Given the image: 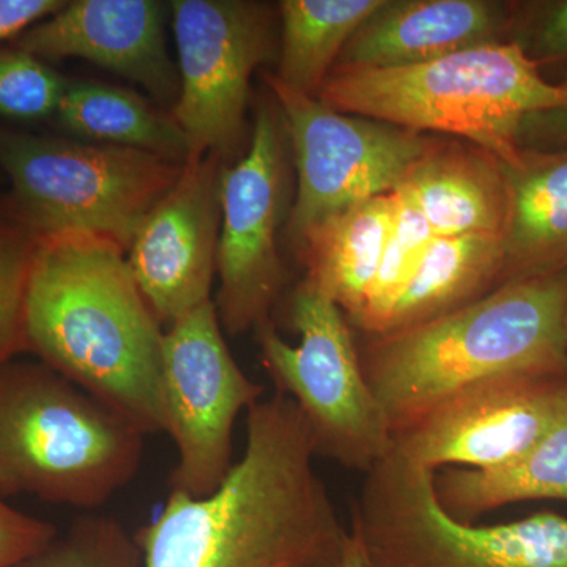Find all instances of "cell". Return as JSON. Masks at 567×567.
Instances as JSON below:
<instances>
[{
  "label": "cell",
  "instance_id": "cell-1",
  "mask_svg": "<svg viewBox=\"0 0 567 567\" xmlns=\"http://www.w3.org/2000/svg\"><path fill=\"white\" fill-rule=\"evenodd\" d=\"M311 432L281 393L246 416L244 456L204 498L171 491L134 535L141 567H342L349 529L317 475Z\"/></svg>",
  "mask_w": 567,
  "mask_h": 567
},
{
  "label": "cell",
  "instance_id": "cell-2",
  "mask_svg": "<svg viewBox=\"0 0 567 567\" xmlns=\"http://www.w3.org/2000/svg\"><path fill=\"white\" fill-rule=\"evenodd\" d=\"M25 350L114 406L142 434L164 431L162 323L125 251L93 235L39 238L24 306Z\"/></svg>",
  "mask_w": 567,
  "mask_h": 567
},
{
  "label": "cell",
  "instance_id": "cell-3",
  "mask_svg": "<svg viewBox=\"0 0 567 567\" xmlns=\"http://www.w3.org/2000/svg\"><path fill=\"white\" fill-rule=\"evenodd\" d=\"M365 338L361 368L395 432L488 377L566 372L567 270L503 284L435 319Z\"/></svg>",
  "mask_w": 567,
  "mask_h": 567
},
{
  "label": "cell",
  "instance_id": "cell-4",
  "mask_svg": "<svg viewBox=\"0 0 567 567\" xmlns=\"http://www.w3.org/2000/svg\"><path fill=\"white\" fill-rule=\"evenodd\" d=\"M319 102L410 132L456 134L499 163L516 162L528 115L567 102V84H551L517 41L491 43L398 69H334Z\"/></svg>",
  "mask_w": 567,
  "mask_h": 567
},
{
  "label": "cell",
  "instance_id": "cell-5",
  "mask_svg": "<svg viewBox=\"0 0 567 567\" xmlns=\"http://www.w3.org/2000/svg\"><path fill=\"white\" fill-rule=\"evenodd\" d=\"M144 434L41 361L0 364V496L93 509L140 472Z\"/></svg>",
  "mask_w": 567,
  "mask_h": 567
},
{
  "label": "cell",
  "instance_id": "cell-6",
  "mask_svg": "<svg viewBox=\"0 0 567 567\" xmlns=\"http://www.w3.org/2000/svg\"><path fill=\"white\" fill-rule=\"evenodd\" d=\"M435 477L394 447L365 473L350 532L368 567H567L566 516L464 524L440 505Z\"/></svg>",
  "mask_w": 567,
  "mask_h": 567
},
{
  "label": "cell",
  "instance_id": "cell-7",
  "mask_svg": "<svg viewBox=\"0 0 567 567\" xmlns=\"http://www.w3.org/2000/svg\"><path fill=\"white\" fill-rule=\"evenodd\" d=\"M0 164L37 240L93 235L123 251L185 166L136 148L7 132Z\"/></svg>",
  "mask_w": 567,
  "mask_h": 567
},
{
  "label": "cell",
  "instance_id": "cell-8",
  "mask_svg": "<svg viewBox=\"0 0 567 567\" xmlns=\"http://www.w3.org/2000/svg\"><path fill=\"white\" fill-rule=\"evenodd\" d=\"M289 319L300 334L295 347L270 322L257 328L276 393L300 409L316 456L368 473L393 450V432L365 380L349 320L308 279L292 293Z\"/></svg>",
  "mask_w": 567,
  "mask_h": 567
},
{
  "label": "cell",
  "instance_id": "cell-9",
  "mask_svg": "<svg viewBox=\"0 0 567 567\" xmlns=\"http://www.w3.org/2000/svg\"><path fill=\"white\" fill-rule=\"evenodd\" d=\"M268 84L292 141L298 192L287 233L298 246L339 213L394 192L410 167L435 147L420 133L331 110L275 76Z\"/></svg>",
  "mask_w": 567,
  "mask_h": 567
},
{
  "label": "cell",
  "instance_id": "cell-10",
  "mask_svg": "<svg viewBox=\"0 0 567 567\" xmlns=\"http://www.w3.org/2000/svg\"><path fill=\"white\" fill-rule=\"evenodd\" d=\"M264 388L235 363L208 301L164 333V432L177 446L171 491L193 498L213 494L233 470L234 425L262 398Z\"/></svg>",
  "mask_w": 567,
  "mask_h": 567
},
{
  "label": "cell",
  "instance_id": "cell-11",
  "mask_svg": "<svg viewBox=\"0 0 567 567\" xmlns=\"http://www.w3.org/2000/svg\"><path fill=\"white\" fill-rule=\"evenodd\" d=\"M171 10L181 63L173 117L186 162L210 153L227 162L244 136L254 70L270 55V14L245 0H175Z\"/></svg>",
  "mask_w": 567,
  "mask_h": 567
},
{
  "label": "cell",
  "instance_id": "cell-12",
  "mask_svg": "<svg viewBox=\"0 0 567 567\" xmlns=\"http://www.w3.org/2000/svg\"><path fill=\"white\" fill-rule=\"evenodd\" d=\"M566 394L567 371L488 377L398 429L393 447L435 473L450 465L496 468L524 456L546 434Z\"/></svg>",
  "mask_w": 567,
  "mask_h": 567
},
{
  "label": "cell",
  "instance_id": "cell-13",
  "mask_svg": "<svg viewBox=\"0 0 567 567\" xmlns=\"http://www.w3.org/2000/svg\"><path fill=\"white\" fill-rule=\"evenodd\" d=\"M284 128L275 111L260 106L248 152L234 166H224L215 306L230 336L270 322L281 292L276 229L284 200Z\"/></svg>",
  "mask_w": 567,
  "mask_h": 567
},
{
  "label": "cell",
  "instance_id": "cell-14",
  "mask_svg": "<svg viewBox=\"0 0 567 567\" xmlns=\"http://www.w3.org/2000/svg\"><path fill=\"white\" fill-rule=\"evenodd\" d=\"M226 164L213 153L186 162L174 188L145 216L130 246L126 262L134 281L167 327L212 301Z\"/></svg>",
  "mask_w": 567,
  "mask_h": 567
},
{
  "label": "cell",
  "instance_id": "cell-15",
  "mask_svg": "<svg viewBox=\"0 0 567 567\" xmlns=\"http://www.w3.org/2000/svg\"><path fill=\"white\" fill-rule=\"evenodd\" d=\"M171 7L158 0H74L22 32L17 50L78 58L137 82L156 102L177 103L181 74L166 47Z\"/></svg>",
  "mask_w": 567,
  "mask_h": 567
},
{
  "label": "cell",
  "instance_id": "cell-16",
  "mask_svg": "<svg viewBox=\"0 0 567 567\" xmlns=\"http://www.w3.org/2000/svg\"><path fill=\"white\" fill-rule=\"evenodd\" d=\"M516 13L491 0H383L347 41L336 69L420 65L499 43Z\"/></svg>",
  "mask_w": 567,
  "mask_h": 567
},
{
  "label": "cell",
  "instance_id": "cell-17",
  "mask_svg": "<svg viewBox=\"0 0 567 567\" xmlns=\"http://www.w3.org/2000/svg\"><path fill=\"white\" fill-rule=\"evenodd\" d=\"M499 164L507 188L499 286L567 270V148L520 151Z\"/></svg>",
  "mask_w": 567,
  "mask_h": 567
},
{
  "label": "cell",
  "instance_id": "cell-18",
  "mask_svg": "<svg viewBox=\"0 0 567 567\" xmlns=\"http://www.w3.org/2000/svg\"><path fill=\"white\" fill-rule=\"evenodd\" d=\"M394 189L423 213L435 237L505 234V175L487 152L442 151L435 145Z\"/></svg>",
  "mask_w": 567,
  "mask_h": 567
},
{
  "label": "cell",
  "instance_id": "cell-19",
  "mask_svg": "<svg viewBox=\"0 0 567 567\" xmlns=\"http://www.w3.org/2000/svg\"><path fill=\"white\" fill-rule=\"evenodd\" d=\"M393 193L339 213L300 244L308 279L352 323L363 311L394 219Z\"/></svg>",
  "mask_w": 567,
  "mask_h": 567
},
{
  "label": "cell",
  "instance_id": "cell-20",
  "mask_svg": "<svg viewBox=\"0 0 567 567\" xmlns=\"http://www.w3.org/2000/svg\"><path fill=\"white\" fill-rule=\"evenodd\" d=\"M440 505L464 524L513 503L567 502V394L554 423L524 456L491 470L454 468L435 477Z\"/></svg>",
  "mask_w": 567,
  "mask_h": 567
},
{
  "label": "cell",
  "instance_id": "cell-21",
  "mask_svg": "<svg viewBox=\"0 0 567 567\" xmlns=\"http://www.w3.org/2000/svg\"><path fill=\"white\" fill-rule=\"evenodd\" d=\"M503 259L498 235L434 237L383 333L435 319L492 292L499 286Z\"/></svg>",
  "mask_w": 567,
  "mask_h": 567
},
{
  "label": "cell",
  "instance_id": "cell-22",
  "mask_svg": "<svg viewBox=\"0 0 567 567\" xmlns=\"http://www.w3.org/2000/svg\"><path fill=\"white\" fill-rule=\"evenodd\" d=\"M59 118L82 137L136 148L186 163L188 144L173 114L155 110L140 95L114 85L82 81L66 85Z\"/></svg>",
  "mask_w": 567,
  "mask_h": 567
},
{
  "label": "cell",
  "instance_id": "cell-23",
  "mask_svg": "<svg viewBox=\"0 0 567 567\" xmlns=\"http://www.w3.org/2000/svg\"><path fill=\"white\" fill-rule=\"evenodd\" d=\"M383 0H284L282 48L276 80L315 96L339 54Z\"/></svg>",
  "mask_w": 567,
  "mask_h": 567
},
{
  "label": "cell",
  "instance_id": "cell-24",
  "mask_svg": "<svg viewBox=\"0 0 567 567\" xmlns=\"http://www.w3.org/2000/svg\"><path fill=\"white\" fill-rule=\"evenodd\" d=\"M391 193L395 208L385 252L363 311L350 323L365 336L382 334L386 330L399 297L435 237L423 213L398 189Z\"/></svg>",
  "mask_w": 567,
  "mask_h": 567
},
{
  "label": "cell",
  "instance_id": "cell-25",
  "mask_svg": "<svg viewBox=\"0 0 567 567\" xmlns=\"http://www.w3.org/2000/svg\"><path fill=\"white\" fill-rule=\"evenodd\" d=\"M17 567H141V551L117 518L81 516Z\"/></svg>",
  "mask_w": 567,
  "mask_h": 567
},
{
  "label": "cell",
  "instance_id": "cell-26",
  "mask_svg": "<svg viewBox=\"0 0 567 567\" xmlns=\"http://www.w3.org/2000/svg\"><path fill=\"white\" fill-rule=\"evenodd\" d=\"M66 82L35 55L0 51V114L7 117H47L58 112Z\"/></svg>",
  "mask_w": 567,
  "mask_h": 567
},
{
  "label": "cell",
  "instance_id": "cell-27",
  "mask_svg": "<svg viewBox=\"0 0 567 567\" xmlns=\"http://www.w3.org/2000/svg\"><path fill=\"white\" fill-rule=\"evenodd\" d=\"M35 244L0 229V364L25 350L24 306Z\"/></svg>",
  "mask_w": 567,
  "mask_h": 567
},
{
  "label": "cell",
  "instance_id": "cell-28",
  "mask_svg": "<svg viewBox=\"0 0 567 567\" xmlns=\"http://www.w3.org/2000/svg\"><path fill=\"white\" fill-rule=\"evenodd\" d=\"M514 25L522 24L524 40L517 41L537 65L567 61V0L524 7Z\"/></svg>",
  "mask_w": 567,
  "mask_h": 567
},
{
  "label": "cell",
  "instance_id": "cell-29",
  "mask_svg": "<svg viewBox=\"0 0 567 567\" xmlns=\"http://www.w3.org/2000/svg\"><path fill=\"white\" fill-rule=\"evenodd\" d=\"M59 529L29 516L0 496V567H17L50 546Z\"/></svg>",
  "mask_w": 567,
  "mask_h": 567
},
{
  "label": "cell",
  "instance_id": "cell-30",
  "mask_svg": "<svg viewBox=\"0 0 567 567\" xmlns=\"http://www.w3.org/2000/svg\"><path fill=\"white\" fill-rule=\"evenodd\" d=\"M518 147L535 152L566 151L567 102L554 110L528 115L518 132Z\"/></svg>",
  "mask_w": 567,
  "mask_h": 567
},
{
  "label": "cell",
  "instance_id": "cell-31",
  "mask_svg": "<svg viewBox=\"0 0 567 567\" xmlns=\"http://www.w3.org/2000/svg\"><path fill=\"white\" fill-rule=\"evenodd\" d=\"M61 0H0V41L32 28L33 22L58 13Z\"/></svg>",
  "mask_w": 567,
  "mask_h": 567
},
{
  "label": "cell",
  "instance_id": "cell-32",
  "mask_svg": "<svg viewBox=\"0 0 567 567\" xmlns=\"http://www.w3.org/2000/svg\"><path fill=\"white\" fill-rule=\"evenodd\" d=\"M342 567H368L360 543H358L357 537L352 535V532H350L349 537H347Z\"/></svg>",
  "mask_w": 567,
  "mask_h": 567
}]
</instances>
